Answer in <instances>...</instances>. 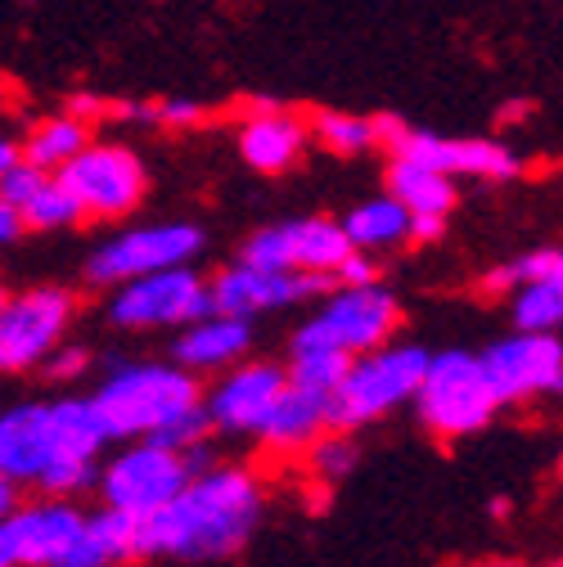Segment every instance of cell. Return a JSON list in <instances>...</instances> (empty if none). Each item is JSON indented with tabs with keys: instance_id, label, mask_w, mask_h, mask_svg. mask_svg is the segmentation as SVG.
Listing matches in <instances>:
<instances>
[{
	"instance_id": "obj_1",
	"label": "cell",
	"mask_w": 563,
	"mask_h": 567,
	"mask_svg": "<svg viewBox=\"0 0 563 567\" xmlns=\"http://www.w3.org/2000/svg\"><path fill=\"white\" fill-rule=\"evenodd\" d=\"M266 518V486L248 464H213L158 514L135 523V558L207 563L239 554Z\"/></svg>"
},
{
	"instance_id": "obj_2",
	"label": "cell",
	"mask_w": 563,
	"mask_h": 567,
	"mask_svg": "<svg viewBox=\"0 0 563 567\" xmlns=\"http://www.w3.org/2000/svg\"><path fill=\"white\" fill-rule=\"evenodd\" d=\"M203 401L190 370L176 361H126L104 374V383L91 392V405L104 423L109 442H145L163 433L172 419L194 410Z\"/></svg>"
},
{
	"instance_id": "obj_3",
	"label": "cell",
	"mask_w": 563,
	"mask_h": 567,
	"mask_svg": "<svg viewBox=\"0 0 563 567\" xmlns=\"http://www.w3.org/2000/svg\"><path fill=\"white\" fill-rule=\"evenodd\" d=\"M414 419L438 437V442H464L482 429H491L505 405L491 388L482 357L464 347H447V351H429L424 379L414 392Z\"/></svg>"
},
{
	"instance_id": "obj_4",
	"label": "cell",
	"mask_w": 563,
	"mask_h": 567,
	"mask_svg": "<svg viewBox=\"0 0 563 567\" xmlns=\"http://www.w3.org/2000/svg\"><path fill=\"white\" fill-rule=\"evenodd\" d=\"M424 365H429V347L419 342H383L366 351V357H357L347 365L342 383L329 392L334 429L357 433L366 423H379L392 410L410 405L419 392V379H424Z\"/></svg>"
},
{
	"instance_id": "obj_5",
	"label": "cell",
	"mask_w": 563,
	"mask_h": 567,
	"mask_svg": "<svg viewBox=\"0 0 563 567\" xmlns=\"http://www.w3.org/2000/svg\"><path fill=\"white\" fill-rule=\"evenodd\" d=\"M401 324V302L383 289V284H361V289H334L294 333L289 347H325L338 357L357 361L366 351L383 347L397 338Z\"/></svg>"
},
{
	"instance_id": "obj_6",
	"label": "cell",
	"mask_w": 563,
	"mask_h": 567,
	"mask_svg": "<svg viewBox=\"0 0 563 567\" xmlns=\"http://www.w3.org/2000/svg\"><path fill=\"white\" fill-rule=\"evenodd\" d=\"M375 140L379 150H388L401 163L433 167L442 176H478V181H514L523 163L514 158L510 145L501 140H482V135H438V131H414L397 113L375 117Z\"/></svg>"
},
{
	"instance_id": "obj_7",
	"label": "cell",
	"mask_w": 563,
	"mask_h": 567,
	"mask_svg": "<svg viewBox=\"0 0 563 567\" xmlns=\"http://www.w3.org/2000/svg\"><path fill=\"white\" fill-rule=\"evenodd\" d=\"M190 468L181 451H167L158 442H117V451L109 460H100L95 473V491L104 509L140 523L158 514L163 505H172L185 491Z\"/></svg>"
},
{
	"instance_id": "obj_8",
	"label": "cell",
	"mask_w": 563,
	"mask_h": 567,
	"mask_svg": "<svg viewBox=\"0 0 563 567\" xmlns=\"http://www.w3.org/2000/svg\"><path fill=\"white\" fill-rule=\"evenodd\" d=\"M213 311V289L194 266H172L158 275H140L113 289L109 298V320L117 329H185Z\"/></svg>"
},
{
	"instance_id": "obj_9",
	"label": "cell",
	"mask_w": 563,
	"mask_h": 567,
	"mask_svg": "<svg viewBox=\"0 0 563 567\" xmlns=\"http://www.w3.org/2000/svg\"><path fill=\"white\" fill-rule=\"evenodd\" d=\"M45 405H50V464H45L37 491L54 495V501H73L78 491L95 486L100 460L113 442L104 433L91 396H59Z\"/></svg>"
},
{
	"instance_id": "obj_10",
	"label": "cell",
	"mask_w": 563,
	"mask_h": 567,
	"mask_svg": "<svg viewBox=\"0 0 563 567\" xmlns=\"http://www.w3.org/2000/svg\"><path fill=\"white\" fill-rule=\"evenodd\" d=\"M59 176L82 203V217H95V221L131 217L150 189V172L140 163V154L126 145H113V140H91Z\"/></svg>"
},
{
	"instance_id": "obj_11",
	"label": "cell",
	"mask_w": 563,
	"mask_h": 567,
	"mask_svg": "<svg viewBox=\"0 0 563 567\" xmlns=\"http://www.w3.org/2000/svg\"><path fill=\"white\" fill-rule=\"evenodd\" d=\"M203 252V230L190 221H158V226H131L113 239H104L91 261H86V279L117 289L126 279L140 275H158L172 266H190Z\"/></svg>"
},
{
	"instance_id": "obj_12",
	"label": "cell",
	"mask_w": 563,
	"mask_h": 567,
	"mask_svg": "<svg viewBox=\"0 0 563 567\" xmlns=\"http://www.w3.org/2000/svg\"><path fill=\"white\" fill-rule=\"evenodd\" d=\"M73 293L54 289V284L0 302V374L41 370L45 357L63 342L68 324H73Z\"/></svg>"
},
{
	"instance_id": "obj_13",
	"label": "cell",
	"mask_w": 563,
	"mask_h": 567,
	"mask_svg": "<svg viewBox=\"0 0 563 567\" xmlns=\"http://www.w3.org/2000/svg\"><path fill=\"white\" fill-rule=\"evenodd\" d=\"M357 252L342 235V221L329 217H298V221H275L244 239L239 261L262 270H298V275H325L334 284V270Z\"/></svg>"
},
{
	"instance_id": "obj_14",
	"label": "cell",
	"mask_w": 563,
	"mask_h": 567,
	"mask_svg": "<svg viewBox=\"0 0 563 567\" xmlns=\"http://www.w3.org/2000/svg\"><path fill=\"white\" fill-rule=\"evenodd\" d=\"M478 357L501 405H523V401L563 392V338L559 333L514 329L497 342H487Z\"/></svg>"
},
{
	"instance_id": "obj_15",
	"label": "cell",
	"mask_w": 563,
	"mask_h": 567,
	"mask_svg": "<svg viewBox=\"0 0 563 567\" xmlns=\"http://www.w3.org/2000/svg\"><path fill=\"white\" fill-rule=\"evenodd\" d=\"M207 289H213V311L257 320L266 311H285V307L316 298L320 289H329V279L325 275H298V270H262V266L235 261L207 279Z\"/></svg>"
},
{
	"instance_id": "obj_16",
	"label": "cell",
	"mask_w": 563,
	"mask_h": 567,
	"mask_svg": "<svg viewBox=\"0 0 563 567\" xmlns=\"http://www.w3.org/2000/svg\"><path fill=\"white\" fill-rule=\"evenodd\" d=\"M289 374L275 361H239L231 370H222V379L203 392V410L213 433L222 437H253L262 429L266 410L275 405V396L285 392Z\"/></svg>"
},
{
	"instance_id": "obj_17",
	"label": "cell",
	"mask_w": 563,
	"mask_h": 567,
	"mask_svg": "<svg viewBox=\"0 0 563 567\" xmlns=\"http://www.w3.org/2000/svg\"><path fill=\"white\" fill-rule=\"evenodd\" d=\"M0 523H6L10 545H14V567H63L86 527V514L73 501L41 495V501L19 505Z\"/></svg>"
},
{
	"instance_id": "obj_18",
	"label": "cell",
	"mask_w": 563,
	"mask_h": 567,
	"mask_svg": "<svg viewBox=\"0 0 563 567\" xmlns=\"http://www.w3.org/2000/svg\"><path fill=\"white\" fill-rule=\"evenodd\" d=\"M248 351H253V320L222 316V311H207L203 320L185 324L172 338V361L190 374H222L248 361Z\"/></svg>"
},
{
	"instance_id": "obj_19",
	"label": "cell",
	"mask_w": 563,
	"mask_h": 567,
	"mask_svg": "<svg viewBox=\"0 0 563 567\" xmlns=\"http://www.w3.org/2000/svg\"><path fill=\"white\" fill-rule=\"evenodd\" d=\"M329 429H334L329 396L311 392V388H298V383H285V392H279L275 405L266 410V419H262V429L253 433V442L262 451H270V455H303Z\"/></svg>"
},
{
	"instance_id": "obj_20",
	"label": "cell",
	"mask_w": 563,
	"mask_h": 567,
	"mask_svg": "<svg viewBox=\"0 0 563 567\" xmlns=\"http://www.w3.org/2000/svg\"><path fill=\"white\" fill-rule=\"evenodd\" d=\"M50 464V405L23 401L0 414V473L19 486H37Z\"/></svg>"
},
{
	"instance_id": "obj_21",
	"label": "cell",
	"mask_w": 563,
	"mask_h": 567,
	"mask_svg": "<svg viewBox=\"0 0 563 567\" xmlns=\"http://www.w3.org/2000/svg\"><path fill=\"white\" fill-rule=\"evenodd\" d=\"M307 140H311V131L303 117H294L289 109H275V113H257L239 126V154L262 176H285L307 154Z\"/></svg>"
},
{
	"instance_id": "obj_22",
	"label": "cell",
	"mask_w": 563,
	"mask_h": 567,
	"mask_svg": "<svg viewBox=\"0 0 563 567\" xmlns=\"http://www.w3.org/2000/svg\"><path fill=\"white\" fill-rule=\"evenodd\" d=\"M342 235H347V244L357 248V252H370L375 257V252L397 248V244L410 239V212L392 194L366 198V203H357L342 217Z\"/></svg>"
},
{
	"instance_id": "obj_23",
	"label": "cell",
	"mask_w": 563,
	"mask_h": 567,
	"mask_svg": "<svg viewBox=\"0 0 563 567\" xmlns=\"http://www.w3.org/2000/svg\"><path fill=\"white\" fill-rule=\"evenodd\" d=\"M131 558H135V523L113 509H95L86 514V527L63 567H126Z\"/></svg>"
},
{
	"instance_id": "obj_24",
	"label": "cell",
	"mask_w": 563,
	"mask_h": 567,
	"mask_svg": "<svg viewBox=\"0 0 563 567\" xmlns=\"http://www.w3.org/2000/svg\"><path fill=\"white\" fill-rule=\"evenodd\" d=\"M388 194L410 212V217H451L455 207V181L433 172V167H419V163H401L392 158L388 167Z\"/></svg>"
},
{
	"instance_id": "obj_25",
	"label": "cell",
	"mask_w": 563,
	"mask_h": 567,
	"mask_svg": "<svg viewBox=\"0 0 563 567\" xmlns=\"http://www.w3.org/2000/svg\"><path fill=\"white\" fill-rule=\"evenodd\" d=\"M86 145H91V126L78 122L73 113H54L28 131V140L19 150H23V163H32L41 172H63Z\"/></svg>"
},
{
	"instance_id": "obj_26",
	"label": "cell",
	"mask_w": 563,
	"mask_h": 567,
	"mask_svg": "<svg viewBox=\"0 0 563 567\" xmlns=\"http://www.w3.org/2000/svg\"><path fill=\"white\" fill-rule=\"evenodd\" d=\"M510 320L514 329H536V333H563V270L532 279L510 298Z\"/></svg>"
},
{
	"instance_id": "obj_27",
	"label": "cell",
	"mask_w": 563,
	"mask_h": 567,
	"mask_svg": "<svg viewBox=\"0 0 563 567\" xmlns=\"http://www.w3.org/2000/svg\"><path fill=\"white\" fill-rule=\"evenodd\" d=\"M320 145L338 158H357V154H370L379 150V140H375V117H361V113H338V109H325L311 117L307 126Z\"/></svg>"
},
{
	"instance_id": "obj_28",
	"label": "cell",
	"mask_w": 563,
	"mask_h": 567,
	"mask_svg": "<svg viewBox=\"0 0 563 567\" xmlns=\"http://www.w3.org/2000/svg\"><path fill=\"white\" fill-rule=\"evenodd\" d=\"M23 212V226L28 230H63V226H78L82 221V203L73 198V189L63 185V176H45L41 189L19 207Z\"/></svg>"
},
{
	"instance_id": "obj_29",
	"label": "cell",
	"mask_w": 563,
	"mask_h": 567,
	"mask_svg": "<svg viewBox=\"0 0 563 567\" xmlns=\"http://www.w3.org/2000/svg\"><path fill=\"white\" fill-rule=\"evenodd\" d=\"M303 460H307V473H311V482H320V486H338L351 468L361 464V446L351 442V433H342V429H329V433H320L307 451H303Z\"/></svg>"
},
{
	"instance_id": "obj_30",
	"label": "cell",
	"mask_w": 563,
	"mask_h": 567,
	"mask_svg": "<svg viewBox=\"0 0 563 567\" xmlns=\"http://www.w3.org/2000/svg\"><path fill=\"white\" fill-rule=\"evenodd\" d=\"M563 270V248H532L514 261H501L482 275V293H514L532 279H545V275H559Z\"/></svg>"
},
{
	"instance_id": "obj_31",
	"label": "cell",
	"mask_w": 563,
	"mask_h": 567,
	"mask_svg": "<svg viewBox=\"0 0 563 567\" xmlns=\"http://www.w3.org/2000/svg\"><path fill=\"white\" fill-rule=\"evenodd\" d=\"M347 365H351L347 357H338V351H325V347H289V365H285V374H289V383L329 396V392L342 383Z\"/></svg>"
},
{
	"instance_id": "obj_32",
	"label": "cell",
	"mask_w": 563,
	"mask_h": 567,
	"mask_svg": "<svg viewBox=\"0 0 563 567\" xmlns=\"http://www.w3.org/2000/svg\"><path fill=\"white\" fill-rule=\"evenodd\" d=\"M45 176H54V172H41V167H32V163H23V158H19L6 176H0V198H10L14 207H23V203L41 189V181H45Z\"/></svg>"
},
{
	"instance_id": "obj_33",
	"label": "cell",
	"mask_w": 563,
	"mask_h": 567,
	"mask_svg": "<svg viewBox=\"0 0 563 567\" xmlns=\"http://www.w3.org/2000/svg\"><path fill=\"white\" fill-rule=\"evenodd\" d=\"M86 365H91V357L82 347H54L50 357H45V365H41V374L50 379V383H73V379H82L86 374Z\"/></svg>"
},
{
	"instance_id": "obj_34",
	"label": "cell",
	"mask_w": 563,
	"mask_h": 567,
	"mask_svg": "<svg viewBox=\"0 0 563 567\" xmlns=\"http://www.w3.org/2000/svg\"><path fill=\"white\" fill-rule=\"evenodd\" d=\"M150 122H154V126H176V131H185V126H198V122H203V104H194V100H158L154 113H150Z\"/></svg>"
},
{
	"instance_id": "obj_35",
	"label": "cell",
	"mask_w": 563,
	"mask_h": 567,
	"mask_svg": "<svg viewBox=\"0 0 563 567\" xmlns=\"http://www.w3.org/2000/svg\"><path fill=\"white\" fill-rule=\"evenodd\" d=\"M334 284L338 289H361V284H379V266L370 252H351L338 270H334Z\"/></svg>"
},
{
	"instance_id": "obj_36",
	"label": "cell",
	"mask_w": 563,
	"mask_h": 567,
	"mask_svg": "<svg viewBox=\"0 0 563 567\" xmlns=\"http://www.w3.org/2000/svg\"><path fill=\"white\" fill-rule=\"evenodd\" d=\"M63 113H73L78 122H86V126H91L95 117H109V100H100V95H73Z\"/></svg>"
},
{
	"instance_id": "obj_37",
	"label": "cell",
	"mask_w": 563,
	"mask_h": 567,
	"mask_svg": "<svg viewBox=\"0 0 563 567\" xmlns=\"http://www.w3.org/2000/svg\"><path fill=\"white\" fill-rule=\"evenodd\" d=\"M447 235V217H410V244H438Z\"/></svg>"
},
{
	"instance_id": "obj_38",
	"label": "cell",
	"mask_w": 563,
	"mask_h": 567,
	"mask_svg": "<svg viewBox=\"0 0 563 567\" xmlns=\"http://www.w3.org/2000/svg\"><path fill=\"white\" fill-rule=\"evenodd\" d=\"M23 230H28V226H23V212H19L10 198H0V244H14Z\"/></svg>"
},
{
	"instance_id": "obj_39",
	"label": "cell",
	"mask_w": 563,
	"mask_h": 567,
	"mask_svg": "<svg viewBox=\"0 0 563 567\" xmlns=\"http://www.w3.org/2000/svg\"><path fill=\"white\" fill-rule=\"evenodd\" d=\"M23 501H19V482H10L6 473H0V518H6V514H14Z\"/></svg>"
},
{
	"instance_id": "obj_40",
	"label": "cell",
	"mask_w": 563,
	"mask_h": 567,
	"mask_svg": "<svg viewBox=\"0 0 563 567\" xmlns=\"http://www.w3.org/2000/svg\"><path fill=\"white\" fill-rule=\"evenodd\" d=\"M19 158H23V150L14 145L10 135H0V176H6V172H10V167H14Z\"/></svg>"
},
{
	"instance_id": "obj_41",
	"label": "cell",
	"mask_w": 563,
	"mask_h": 567,
	"mask_svg": "<svg viewBox=\"0 0 563 567\" xmlns=\"http://www.w3.org/2000/svg\"><path fill=\"white\" fill-rule=\"evenodd\" d=\"M464 567H523L514 558H478V563H464Z\"/></svg>"
},
{
	"instance_id": "obj_42",
	"label": "cell",
	"mask_w": 563,
	"mask_h": 567,
	"mask_svg": "<svg viewBox=\"0 0 563 567\" xmlns=\"http://www.w3.org/2000/svg\"><path fill=\"white\" fill-rule=\"evenodd\" d=\"M528 117V104H505V113H501V122H523Z\"/></svg>"
},
{
	"instance_id": "obj_43",
	"label": "cell",
	"mask_w": 563,
	"mask_h": 567,
	"mask_svg": "<svg viewBox=\"0 0 563 567\" xmlns=\"http://www.w3.org/2000/svg\"><path fill=\"white\" fill-rule=\"evenodd\" d=\"M545 567H563V558H554V563H545Z\"/></svg>"
},
{
	"instance_id": "obj_44",
	"label": "cell",
	"mask_w": 563,
	"mask_h": 567,
	"mask_svg": "<svg viewBox=\"0 0 563 567\" xmlns=\"http://www.w3.org/2000/svg\"><path fill=\"white\" fill-rule=\"evenodd\" d=\"M559 482H563V455H559Z\"/></svg>"
},
{
	"instance_id": "obj_45",
	"label": "cell",
	"mask_w": 563,
	"mask_h": 567,
	"mask_svg": "<svg viewBox=\"0 0 563 567\" xmlns=\"http://www.w3.org/2000/svg\"><path fill=\"white\" fill-rule=\"evenodd\" d=\"M0 302H6V289H0Z\"/></svg>"
}]
</instances>
